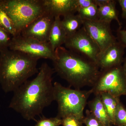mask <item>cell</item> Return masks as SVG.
Segmentation results:
<instances>
[{
	"label": "cell",
	"instance_id": "obj_8",
	"mask_svg": "<svg viewBox=\"0 0 126 126\" xmlns=\"http://www.w3.org/2000/svg\"><path fill=\"white\" fill-rule=\"evenodd\" d=\"M64 45L66 48L81 54L97 64L101 53L100 49L83 26L73 34L67 36Z\"/></svg>",
	"mask_w": 126,
	"mask_h": 126
},
{
	"label": "cell",
	"instance_id": "obj_1",
	"mask_svg": "<svg viewBox=\"0 0 126 126\" xmlns=\"http://www.w3.org/2000/svg\"><path fill=\"white\" fill-rule=\"evenodd\" d=\"M54 72L47 63H43L34 78L27 80L14 91L9 108L26 120H34L54 101L52 83Z\"/></svg>",
	"mask_w": 126,
	"mask_h": 126
},
{
	"label": "cell",
	"instance_id": "obj_16",
	"mask_svg": "<svg viewBox=\"0 0 126 126\" xmlns=\"http://www.w3.org/2000/svg\"><path fill=\"white\" fill-rule=\"evenodd\" d=\"M61 23L68 36L73 34L82 27L83 20L78 14H70L63 16Z\"/></svg>",
	"mask_w": 126,
	"mask_h": 126
},
{
	"label": "cell",
	"instance_id": "obj_6",
	"mask_svg": "<svg viewBox=\"0 0 126 126\" xmlns=\"http://www.w3.org/2000/svg\"><path fill=\"white\" fill-rule=\"evenodd\" d=\"M91 89L95 95L107 93L119 98L126 95V76L122 65L101 70Z\"/></svg>",
	"mask_w": 126,
	"mask_h": 126
},
{
	"label": "cell",
	"instance_id": "obj_10",
	"mask_svg": "<svg viewBox=\"0 0 126 126\" xmlns=\"http://www.w3.org/2000/svg\"><path fill=\"white\" fill-rule=\"evenodd\" d=\"M55 18L46 11L24 28L20 34L24 37L48 43Z\"/></svg>",
	"mask_w": 126,
	"mask_h": 126
},
{
	"label": "cell",
	"instance_id": "obj_19",
	"mask_svg": "<svg viewBox=\"0 0 126 126\" xmlns=\"http://www.w3.org/2000/svg\"><path fill=\"white\" fill-rule=\"evenodd\" d=\"M77 12L83 20H99L98 7L95 4L86 8L79 9Z\"/></svg>",
	"mask_w": 126,
	"mask_h": 126
},
{
	"label": "cell",
	"instance_id": "obj_15",
	"mask_svg": "<svg viewBox=\"0 0 126 126\" xmlns=\"http://www.w3.org/2000/svg\"><path fill=\"white\" fill-rule=\"evenodd\" d=\"M90 112L101 123L103 126H111L112 125L104 106L100 94L95 95L94 98L88 103Z\"/></svg>",
	"mask_w": 126,
	"mask_h": 126
},
{
	"label": "cell",
	"instance_id": "obj_18",
	"mask_svg": "<svg viewBox=\"0 0 126 126\" xmlns=\"http://www.w3.org/2000/svg\"><path fill=\"white\" fill-rule=\"evenodd\" d=\"M0 28L10 34L12 37L19 34L13 21L5 10L0 1Z\"/></svg>",
	"mask_w": 126,
	"mask_h": 126
},
{
	"label": "cell",
	"instance_id": "obj_11",
	"mask_svg": "<svg viewBox=\"0 0 126 126\" xmlns=\"http://www.w3.org/2000/svg\"><path fill=\"white\" fill-rule=\"evenodd\" d=\"M125 48L118 41L99 54L97 64L100 70L122 65L124 60Z\"/></svg>",
	"mask_w": 126,
	"mask_h": 126
},
{
	"label": "cell",
	"instance_id": "obj_24",
	"mask_svg": "<svg viewBox=\"0 0 126 126\" xmlns=\"http://www.w3.org/2000/svg\"><path fill=\"white\" fill-rule=\"evenodd\" d=\"M86 116L84 117L83 123L86 126H103L99 120L94 116L89 110H86Z\"/></svg>",
	"mask_w": 126,
	"mask_h": 126
},
{
	"label": "cell",
	"instance_id": "obj_12",
	"mask_svg": "<svg viewBox=\"0 0 126 126\" xmlns=\"http://www.w3.org/2000/svg\"><path fill=\"white\" fill-rule=\"evenodd\" d=\"M46 11L54 17L75 14L78 11L76 0H44Z\"/></svg>",
	"mask_w": 126,
	"mask_h": 126
},
{
	"label": "cell",
	"instance_id": "obj_27",
	"mask_svg": "<svg viewBox=\"0 0 126 126\" xmlns=\"http://www.w3.org/2000/svg\"><path fill=\"white\" fill-rule=\"evenodd\" d=\"M119 3L122 10V17L126 19V0H118L117 1Z\"/></svg>",
	"mask_w": 126,
	"mask_h": 126
},
{
	"label": "cell",
	"instance_id": "obj_22",
	"mask_svg": "<svg viewBox=\"0 0 126 126\" xmlns=\"http://www.w3.org/2000/svg\"><path fill=\"white\" fill-rule=\"evenodd\" d=\"M62 120L57 116L55 117H44L37 122L35 126H60Z\"/></svg>",
	"mask_w": 126,
	"mask_h": 126
},
{
	"label": "cell",
	"instance_id": "obj_7",
	"mask_svg": "<svg viewBox=\"0 0 126 126\" xmlns=\"http://www.w3.org/2000/svg\"><path fill=\"white\" fill-rule=\"evenodd\" d=\"M9 49L23 52L39 59H48L53 61L55 58V50L49 42H41L21 34L12 37Z\"/></svg>",
	"mask_w": 126,
	"mask_h": 126
},
{
	"label": "cell",
	"instance_id": "obj_2",
	"mask_svg": "<svg viewBox=\"0 0 126 126\" xmlns=\"http://www.w3.org/2000/svg\"><path fill=\"white\" fill-rule=\"evenodd\" d=\"M55 54L53 69L61 78L75 89L92 87L101 72L96 63L63 46L56 49Z\"/></svg>",
	"mask_w": 126,
	"mask_h": 126
},
{
	"label": "cell",
	"instance_id": "obj_20",
	"mask_svg": "<svg viewBox=\"0 0 126 126\" xmlns=\"http://www.w3.org/2000/svg\"><path fill=\"white\" fill-rule=\"evenodd\" d=\"M115 125L126 126V109L120 101L115 112Z\"/></svg>",
	"mask_w": 126,
	"mask_h": 126
},
{
	"label": "cell",
	"instance_id": "obj_17",
	"mask_svg": "<svg viewBox=\"0 0 126 126\" xmlns=\"http://www.w3.org/2000/svg\"><path fill=\"white\" fill-rule=\"evenodd\" d=\"M99 94L112 124L115 125V112L120 101L119 98L113 96L107 93H102Z\"/></svg>",
	"mask_w": 126,
	"mask_h": 126
},
{
	"label": "cell",
	"instance_id": "obj_3",
	"mask_svg": "<svg viewBox=\"0 0 126 126\" xmlns=\"http://www.w3.org/2000/svg\"><path fill=\"white\" fill-rule=\"evenodd\" d=\"M39 60L9 48L0 52V84L4 92H14L38 73Z\"/></svg>",
	"mask_w": 126,
	"mask_h": 126
},
{
	"label": "cell",
	"instance_id": "obj_9",
	"mask_svg": "<svg viewBox=\"0 0 126 126\" xmlns=\"http://www.w3.org/2000/svg\"><path fill=\"white\" fill-rule=\"evenodd\" d=\"M110 24L99 20H83V27L98 46L100 53L117 41L112 33Z\"/></svg>",
	"mask_w": 126,
	"mask_h": 126
},
{
	"label": "cell",
	"instance_id": "obj_21",
	"mask_svg": "<svg viewBox=\"0 0 126 126\" xmlns=\"http://www.w3.org/2000/svg\"><path fill=\"white\" fill-rule=\"evenodd\" d=\"M63 126H82L83 120L74 115H69L61 118Z\"/></svg>",
	"mask_w": 126,
	"mask_h": 126
},
{
	"label": "cell",
	"instance_id": "obj_13",
	"mask_svg": "<svg viewBox=\"0 0 126 126\" xmlns=\"http://www.w3.org/2000/svg\"><path fill=\"white\" fill-rule=\"evenodd\" d=\"M98 7L99 20L111 23L116 21L121 28L122 24L118 18V13L116 8L117 1L114 0H94Z\"/></svg>",
	"mask_w": 126,
	"mask_h": 126
},
{
	"label": "cell",
	"instance_id": "obj_5",
	"mask_svg": "<svg viewBox=\"0 0 126 126\" xmlns=\"http://www.w3.org/2000/svg\"><path fill=\"white\" fill-rule=\"evenodd\" d=\"M19 34L46 12L44 0H0Z\"/></svg>",
	"mask_w": 126,
	"mask_h": 126
},
{
	"label": "cell",
	"instance_id": "obj_29",
	"mask_svg": "<svg viewBox=\"0 0 126 126\" xmlns=\"http://www.w3.org/2000/svg\"></svg>",
	"mask_w": 126,
	"mask_h": 126
},
{
	"label": "cell",
	"instance_id": "obj_4",
	"mask_svg": "<svg viewBox=\"0 0 126 126\" xmlns=\"http://www.w3.org/2000/svg\"><path fill=\"white\" fill-rule=\"evenodd\" d=\"M53 86L54 100L58 105L56 116L61 119L72 115L83 120L84 110L89 97L93 94L92 89H73L64 87L57 82H55Z\"/></svg>",
	"mask_w": 126,
	"mask_h": 126
},
{
	"label": "cell",
	"instance_id": "obj_25",
	"mask_svg": "<svg viewBox=\"0 0 126 126\" xmlns=\"http://www.w3.org/2000/svg\"><path fill=\"white\" fill-rule=\"evenodd\" d=\"M117 40L125 48H126V30H122L119 28L117 31Z\"/></svg>",
	"mask_w": 126,
	"mask_h": 126
},
{
	"label": "cell",
	"instance_id": "obj_28",
	"mask_svg": "<svg viewBox=\"0 0 126 126\" xmlns=\"http://www.w3.org/2000/svg\"><path fill=\"white\" fill-rule=\"evenodd\" d=\"M123 64L122 66L123 69V71L125 73L126 76V57L124 58L123 61Z\"/></svg>",
	"mask_w": 126,
	"mask_h": 126
},
{
	"label": "cell",
	"instance_id": "obj_23",
	"mask_svg": "<svg viewBox=\"0 0 126 126\" xmlns=\"http://www.w3.org/2000/svg\"><path fill=\"white\" fill-rule=\"evenodd\" d=\"M12 36L0 28V52L9 48Z\"/></svg>",
	"mask_w": 126,
	"mask_h": 126
},
{
	"label": "cell",
	"instance_id": "obj_26",
	"mask_svg": "<svg viewBox=\"0 0 126 126\" xmlns=\"http://www.w3.org/2000/svg\"><path fill=\"white\" fill-rule=\"evenodd\" d=\"M94 4V0H76L78 11L79 9L86 8Z\"/></svg>",
	"mask_w": 126,
	"mask_h": 126
},
{
	"label": "cell",
	"instance_id": "obj_14",
	"mask_svg": "<svg viewBox=\"0 0 126 126\" xmlns=\"http://www.w3.org/2000/svg\"><path fill=\"white\" fill-rule=\"evenodd\" d=\"M61 20L60 16L55 17L50 33L48 42L54 50L64 44L67 38L66 33L61 25Z\"/></svg>",
	"mask_w": 126,
	"mask_h": 126
}]
</instances>
